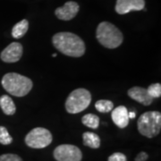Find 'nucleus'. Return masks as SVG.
Returning a JSON list of instances; mask_svg holds the SVG:
<instances>
[{
  "label": "nucleus",
  "instance_id": "2",
  "mask_svg": "<svg viewBox=\"0 0 161 161\" xmlns=\"http://www.w3.org/2000/svg\"><path fill=\"white\" fill-rule=\"evenodd\" d=\"M1 83L6 92L14 97L26 96L33 86V82L30 78L16 73H8L4 75Z\"/></svg>",
  "mask_w": 161,
  "mask_h": 161
},
{
  "label": "nucleus",
  "instance_id": "3",
  "mask_svg": "<svg viewBox=\"0 0 161 161\" xmlns=\"http://www.w3.org/2000/svg\"><path fill=\"white\" fill-rule=\"evenodd\" d=\"M98 41L107 48H116L124 41V36L120 30L108 22H102L98 25L96 31Z\"/></svg>",
  "mask_w": 161,
  "mask_h": 161
},
{
  "label": "nucleus",
  "instance_id": "1",
  "mask_svg": "<svg viewBox=\"0 0 161 161\" xmlns=\"http://www.w3.org/2000/svg\"><path fill=\"white\" fill-rule=\"evenodd\" d=\"M52 42L58 51L72 58L82 57L86 50L84 41L79 36L68 31L55 34L52 38Z\"/></svg>",
  "mask_w": 161,
  "mask_h": 161
},
{
  "label": "nucleus",
  "instance_id": "14",
  "mask_svg": "<svg viewBox=\"0 0 161 161\" xmlns=\"http://www.w3.org/2000/svg\"><path fill=\"white\" fill-rule=\"evenodd\" d=\"M82 140L84 146L92 149H98L100 147V138L97 133L92 132H85L82 134Z\"/></svg>",
  "mask_w": 161,
  "mask_h": 161
},
{
  "label": "nucleus",
  "instance_id": "16",
  "mask_svg": "<svg viewBox=\"0 0 161 161\" xmlns=\"http://www.w3.org/2000/svg\"><path fill=\"white\" fill-rule=\"evenodd\" d=\"M81 123L89 128L97 129L99 125V117L94 114H86L82 116Z\"/></svg>",
  "mask_w": 161,
  "mask_h": 161
},
{
  "label": "nucleus",
  "instance_id": "15",
  "mask_svg": "<svg viewBox=\"0 0 161 161\" xmlns=\"http://www.w3.org/2000/svg\"><path fill=\"white\" fill-rule=\"evenodd\" d=\"M29 29V22L26 19H23L19 23L14 24L12 29V36L14 39H21L23 38Z\"/></svg>",
  "mask_w": 161,
  "mask_h": 161
},
{
  "label": "nucleus",
  "instance_id": "11",
  "mask_svg": "<svg viewBox=\"0 0 161 161\" xmlns=\"http://www.w3.org/2000/svg\"><path fill=\"white\" fill-rule=\"evenodd\" d=\"M127 94L130 98L141 103L143 106H150L153 102L154 98L150 97L147 92V89H144L142 87H132L128 90Z\"/></svg>",
  "mask_w": 161,
  "mask_h": 161
},
{
  "label": "nucleus",
  "instance_id": "10",
  "mask_svg": "<svg viewBox=\"0 0 161 161\" xmlns=\"http://www.w3.org/2000/svg\"><path fill=\"white\" fill-rule=\"evenodd\" d=\"M80 10V6L75 1H68L63 6L58 7L55 11L56 16L62 21H70L76 16Z\"/></svg>",
  "mask_w": 161,
  "mask_h": 161
},
{
  "label": "nucleus",
  "instance_id": "6",
  "mask_svg": "<svg viewBox=\"0 0 161 161\" xmlns=\"http://www.w3.org/2000/svg\"><path fill=\"white\" fill-rule=\"evenodd\" d=\"M51 132L46 128L36 127L32 129L25 137L26 145L32 149H43L46 148L52 142Z\"/></svg>",
  "mask_w": 161,
  "mask_h": 161
},
{
  "label": "nucleus",
  "instance_id": "9",
  "mask_svg": "<svg viewBox=\"0 0 161 161\" xmlns=\"http://www.w3.org/2000/svg\"><path fill=\"white\" fill-rule=\"evenodd\" d=\"M145 7V0H116L115 12L118 14H125L131 11H141Z\"/></svg>",
  "mask_w": 161,
  "mask_h": 161
},
{
  "label": "nucleus",
  "instance_id": "4",
  "mask_svg": "<svg viewBox=\"0 0 161 161\" xmlns=\"http://www.w3.org/2000/svg\"><path fill=\"white\" fill-rule=\"evenodd\" d=\"M137 126L140 133L147 138L157 136L161 129V113L158 111L145 112L139 117Z\"/></svg>",
  "mask_w": 161,
  "mask_h": 161
},
{
  "label": "nucleus",
  "instance_id": "8",
  "mask_svg": "<svg viewBox=\"0 0 161 161\" xmlns=\"http://www.w3.org/2000/svg\"><path fill=\"white\" fill-rule=\"evenodd\" d=\"M23 47L19 42H13L1 52L0 58L5 63H16L23 56Z\"/></svg>",
  "mask_w": 161,
  "mask_h": 161
},
{
  "label": "nucleus",
  "instance_id": "7",
  "mask_svg": "<svg viewBox=\"0 0 161 161\" xmlns=\"http://www.w3.org/2000/svg\"><path fill=\"white\" fill-rule=\"evenodd\" d=\"M54 158L57 161H80L82 153L75 145L62 144L54 150Z\"/></svg>",
  "mask_w": 161,
  "mask_h": 161
},
{
  "label": "nucleus",
  "instance_id": "13",
  "mask_svg": "<svg viewBox=\"0 0 161 161\" xmlns=\"http://www.w3.org/2000/svg\"><path fill=\"white\" fill-rule=\"evenodd\" d=\"M0 108L6 115H14L16 111L15 104L13 101L11 97L7 95H3L0 97Z\"/></svg>",
  "mask_w": 161,
  "mask_h": 161
},
{
  "label": "nucleus",
  "instance_id": "23",
  "mask_svg": "<svg viewBox=\"0 0 161 161\" xmlns=\"http://www.w3.org/2000/svg\"><path fill=\"white\" fill-rule=\"evenodd\" d=\"M128 115H129V118H131V119H133L135 116H136V114L134 113V112H128Z\"/></svg>",
  "mask_w": 161,
  "mask_h": 161
},
{
  "label": "nucleus",
  "instance_id": "20",
  "mask_svg": "<svg viewBox=\"0 0 161 161\" xmlns=\"http://www.w3.org/2000/svg\"><path fill=\"white\" fill-rule=\"evenodd\" d=\"M0 161H23V159L20 156L16 154L7 153L0 156Z\"/></svg>",
  "mask_w": 161,
  "mask_h": 161
},
{
  "label": "nucleus",
  "instance_id": "19",
  "mask_svg": "<svg viewBox=\"0 0 161 161\" xmlns=\"http://www.w3.org/2000/svg\"><path fill=\"white\" fill-rule=\"evenodd\" d=\"M147 92L150 97H152L153 98H159L161 96V84L158 82L150 84L147 89Z\"/></svg>",
  "mask_w": 161,
  "mask_h": 161
},
{
  "label": "nucleus",
  "instance_id": "24",
  "mask_svg": "<svg viewBox=\"0 0 161 161\" xmlns=\"http://www.w3.org/2000/svg\"><path fill=\"white\" fill-rule=\"evenodd\" d=\"M52 57H53V58H56V57H57V54H56V53H54V54L52 55Z\"/></svg>",
  "mask_w": 161,
  "mask_h": 161
},
{
  "label": "nucleus",
  "instance_id": "12",
  "mask_svg": "<svg viewBox=\"0 0 161 161\" xmlns=\"http://www.w3.org/2000/svg\"><path fill=\"white\" fill-rule=\"evenodd\" d=\"M111 117L115 125L121 129L125 128L129 125L128 110L125 106H119L112 110Z\"/></svg>",
  "mask_w": 161,
  "mask_h": 161
},
{
  "label": "nucleus",
  "instance_id": "5",
  "mask_svg": "<svg viewBox=\"0 0 161 161\" xmlns=\"http://www.w3.org/2000/svg\"><path fill=\"white\" fill-rule=\"evenodd\" d=\"M92 102V94L86 89L79 88L71 92L64 107L69 114H78L85 110Z\"/></svg>",
  "mask_w": 161,
  "mask_h": 161
},
{
  "label": "nucleus",
  "instance_id": "22",
  "mask_svg": "<svg viewBox=\"0 0 161 161\" xmlns=\"http://www.w3.org/2000/svg\"><path fill=\"white\" fill-rule=\"evenodd\" d=\"M149 156L146 152H140L137 157L135 158V161H145L148 159Z\"/></svg>",
  "mask_w": 161,
  "mask_h": 161
},
{
  "label": "nucleus",
  "instance_id": "18",
  "mask_svg": "<svg viewBox=\"0 0 161 161\" xmlns=\"http://www.w3.org/2000/svg\"><path fill=\"white\" fill-rule=\"evenodd\" d=\"M13 142V138L9 134L5 126H0V144L3 145H9Z\"/></svg>",
  "mask_w": 161,
  "mask_h": 161
},
{
  "label": "nucleus",
  "instance_id": "17",
  "mask_svg": "<svg viewBox=\"0 0 161 161\" xmlns=\"http://www.w3.org/2000/svg\"><path fill=\"white\" fill-rule=\"evenodd\" d=\"M95 108L100 113H108L114 109V104L111 100L100 99L95 103Z\"/></svg>",
  "mask_w": 161,
  "mask_h": 161
},
{
  "label": "nucleus",
  "instance_id": "21",
  "mask_svg": "<svg viewBox=\"0 0 161 161\" xmlns=\"http://www.w3.org/2000/svg\"><path fill=\"white\" fill-rule=\"evenodd\" d=\"M108 161H127L126 156L121 152H115L109 156Z\"/></svg>",
  "mask_w": 161,
  "mask_h": 161
}]
</instances>
